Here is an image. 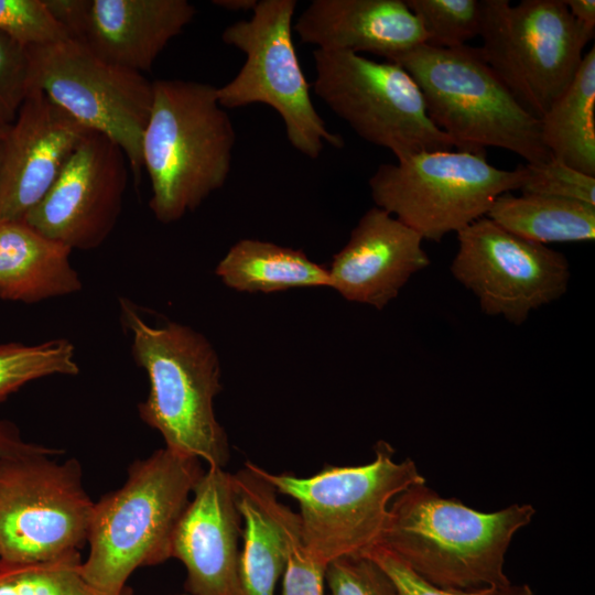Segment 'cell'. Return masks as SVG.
<instances>
[{"label":"cell","mask_w":595,"mask_h":595,"mask_svg":"<svg viewBox=\"0 0 595 595\" xmlns=\"http://www.w3.org/2000/svg\"><path fill=\"white\" fill-rule=\"evenodd\" d=\"M534 513L529 504L478 511L441 497L425 483L416 484L390 504L378 545L440 588L507 585L511 583L504 570L507 550Z\"/></svg>","instance_id":"cell-1"},{"label":"cell","mask_w":595,"mask_h":595,"mask_svg":"<svg viewBox=\"0 0 595 595\" xmlns=\"http://www.w3.org/2000/svg\"><path fill=\"white\" fill-rule=\"evenodd\" d=\"M119 303L133 359L149 379L148 396L138 405L141 420L161 434L165 447L224 468L229 444L214 411L221 372L213 345L187 325H153L130 300Z\"/></svg>","instance_id":"cell-2"},{"label":"cell","mask_w":595,"mask_h":595,"mask_svg":"<svg viewBox=\"0 0 595 595\" xmlns=\"http://www.w3.org/2000/svg\"><path fill=\"white\" fill-rule=\"evenodd\" d=\"M201 461L167 447L136 459L123 485L94 504L82 563L98 591L121 595L134 570L172 558V539L204 474Z\"/></svg>","instance_id":"cell-3"},{"label":"cell","mask_w":595,"mask_h":595,"mask_svg":"<svg viewBox=\"0 0 595 595\" xmlns=\"http://www.w3.org/2000/svg\"><path fill=\"white\" fill-rule=\"evenodd\" d=\"M152 86L142 164L151 184L150 208L169 224L224 186L236 132L217 100V87L181 79H159Z\"/></svg>","instance_id":"cell-4"},{"label":"cell","mask_w":595,"mask_h":595,"mask_svg":"<svg viewBox=\"0 0 595 595\" xmlns=\"http://www.w3.org/2000/svg\"><path fill=\"white\" fill-rule=\"evenodd\" d=\"M392 62L420 88L429 118L457 150L486 152L494 147L541 163L552 156L540 119L527 111L483 58L479 47L419 45Z\"/></svg>","instance_id":"cell-5"},{"label":"cell","mask_w":595,"mask_h":595,"mask_svg":"<svg viewBox=\"0 0 595 595\" xmlns=\"http://www.w3.org/2000/svg\"><path fill=\"white\" fill-rule=\"evenodd\" d=\"M385 441L371 462L357 466L326 465L310 477L274 474L261 467L277 493L300 506L302 540L323 567L343 556L361 555L380 542L391 500L409 487L426 483L415 463L394 461Z\"/></svg>","instance_id":"cell-6"},{"label":"cell","mask_w":595,"mask_h":595,"mask_svg":"<svg viewBox=\"0 0 595 595\" xmlns=\"http://www.w3.org/2000/svg\"><path fill=\"white\" fill-rule=\"evenodd\" d=\"M524 177V165L495 167L486 152L435 150L380 164L368 184L377 207L439 242L485 217L495 199L520 190Z\"/></svg>","instance_id":"cell-7"},{"label":"cell","mask_w":595,"mask_h":595,"mask_svg":"<svg viewBox=\"0 0 595 595\" xmlns=\"http://www.w3.org/2000/svg\"><path fill=\"white\" fill-rule=\"evenodd\" d=\"M483 58L518 102L541 118L574 79L594 35L564 0H480Z\"/></svg>","instance_id":"cell-8"},{"label":"cell","mask_w":595,"mask_h":595,"mask_svg":"<svg viewBox=\"0 0 595 595\" xmlns=\"http://www.w3.org/2000/svg\"><path fill=\"white\" fill-rule=\"evenodd\" d=\"M295 0L258 1L252 15L227 26L223 42L246 55L238 74L217 87L225 109L264 104L282 118L291 145L303 155L316 159L327 143L343 148L340 134L328 130L316 111L310 86L293 44Z\"/></svg>","instance_id":"cell-9"},{"label":"cell","mask_w":595,"mask_h":595,"mask_svg":"<svg viewBox=\"0 0 595 595\" xmlns=\"http://www.w3.org/2000/svg\"><path fill=\"white\" fill-rule=\"evenodd\" d=\"M313 61L316 96L364 140L397 160L455 147L429 118L420 88L399 64L320 48Z\"/></svg>","instance_id":"cell-10"},{"label":"cell","mask_w":595,"mask_h":595,"mask_svg":"<svg viewBox=\"0 0 595 595\" xmlns=\"http://www.w3.org/2000/svg\"><path fill=\"white\" fill-rule=\"evenodd\" d=\"M29 89L41 90L84 128L104 134L140 177L153 86L141 73L94 54L72 37L28 47Z\"/></svg>","instance_id":"cell-11"},{"label":"cell","mask_w":595,"mask_h":595,"mask_svg":"<svg viewBox=\"0 0 595 595\" xmlns=\"http://www.w3.org/2000/svg\"><path fill=\"white\" fill-rule=\"evenodd\" d=\"M52 453L0 459V559L36 562L78 551L87 542L94 501L76 458Z\"/></svg>","instance_id":"cell-12"},{"label":"cell","mask_w":595,"mask_h":595,"mask_svg":"<svg viewBox=\"0 0 595 595\" xmlns=\"http://www.w3.org/2000/svg\"><path fill=\"white\" fill-rule=\"evenodd\" d=\"M457 234L452 275L478 299L482 311L515 325L565 294L571 278L566 257L520 238L482 217Z\"/></svg>","instance_id":"cell-13"},{"label":"cell","mask_w":595,"mask_h":595,"mask_svg":"<svg viewBox=\"0 0 595 595\" xmlns=\"http://www.w3.org/2000/svg\"><path fill=\"white\" fill-rule=\"evenodd\" d=\"M128 167L123 151L115 142L89 131L23 220L72 250L100 246L119 218Z\"/></svg>","instance_id":"cell-14"},{"label":"cell","mask_w":595,"mask_h":595,"mask_svg":"<svg viewBox=\"0 0 595 595\" xmlns=\"http://www.w3.org/2000/svg\"><path fill=\"white\" fill-rule=\"evenodd\" d=\"M72 37L97 56L143 74L194 19L186 0H45Z\"/></svg>","instance_id":"cell-15"},{"label":"cell","mask_w":595,"mask_h":595,"mask_svg":"<svg viewBox=\"0 0 595 595\" xmlns=\"http://www.w3.org/2000/svg\"><path fill=\"white\" fill-rule=\"evenodd\" d=\"M172 539V558L186 569L190 595H247L241 577L242 533L232 474L208 467L197 482Z\"/></svg>","instance_id":"cell-16"},{"label":"cell","mask_w":595,"mask_h":595,"mask_svg":"<svg viewBox=\"0 0 595 595\" xmlns=\"http://www.w3.org/2000/svg\"><path fill=\"white\" fill-rule=\"evenodd\" d=\"M90 130L30 88L4 136L0 220H18L50 191Z\"/></svg>","instance_id":"cell-17"},{"label":"cell","mask_w":595,"mask_h":595,"mask_svg":"<svg viewBox=\"0 0 595 595\" xmlns=\"http://www.w3.org/2000/svg\"><path fill=\"white\" fill-rule=\"evenodd\" d=\"M423 240L382 208L368 209L333 257L329 288L347 301L382 310L414 273L430 266Z\"/></svg>","instance_id":"cell-18"},{"label":"cell","mask_w":595,"mask_h":595,"mask_svg":"<svg viewBox=\"0 0 595 595\" xmlns=\"http://www.w3.org/2000/svg\"><path fill=\"white\" fill-rule=\"evenodd\" d=\"M293 30L316 48L365 52L389 62L425 44V33L404 0H313Z\"/></svg>","instance_id":"cell-19"},{"label":"cell","mask_w":595,"mask_h":595,"mask_svg":"<svg viewBox=\"0 0 595 595\" xmlns=\"http://www.w3.org/2000/svg\"><path fill=\"white\" fill-rule=\"evenodd\" d=\"M244 521L241 577L247 595H274L292 543L301 537L299 513L280 502L261 467L247 462L232 474Z\"/></svg>","instance_id":"cell-20"},{"label":"cell","mask_w":595,"mask_h":595,"mask_svg":"<svg viewBox=\"0 0 595 595\" xmlns=\"http://www.w3.org/2000/svg\"><path fill=\"white\" fill-rule=\"evenodd\" d=\"M71 252L23 219L0 220V299L36 303L79 291Z\"/></svg>","instance_id":"cell-21"},{"label":"cell","mask_w":595,"mask_h":595,"mask_svg":"<svg viewBox=\"0 0 595 595\" xmlns=\"http://www.w3.org/2000/svg\"><path fill=\"white\" fill-rule=\"evenodd\" d=\"M215 272L226 286L240 292L329 288L327 268L312 261L302 250L258 239L237 241Z\"/></svg>","instance_id":"cell-22"},{"label":"cell","mask_w":595,"mask_h":595,"mask_svg":"<svg viewBox=\"0 0 595 595\" xmlns=\"http://www.w3.org/2000/svg\"><path fill=\"white\" fill-rule=\"evenodd\" d=\"M543 144L552 159L595 176V48L584 54L562 96L540 118Z\"/></svg>","instance_id":"cell-23"},{"label":"cell","mask_w":595,"mask_h":595,"mask_svg":"<svg viewBox=\"0 0 595 595\" xmlns=\"http://www.w3.org/2000/svg\"><path fill=\"white\" fill-rule=\"evenodd\" d=\"M486 216L507 231L545 246L595 238V205L575 199L509 192L495 199Z\"/></svg>","instance_id":"cell-24"},{"label":"cell","mask_w":595,"mask_h":595,"mask_svg":"<svg viewBox=\"0 0 595 595\" xmlns=\"http://www.w3.org/2000/svg\"><path fill=\"white\" fill-rule=\"evenodd\" d=\"M82 563L78 551L36 562L0 559V595H107L86 581Z\"/></svg>","instance_id":"cell-25"},{"label":"cell","mask_w":595,"mask_h":595,"mask_svg":"<svg viewBox=\"0 0 595 595\" xmlns=\"http://www.w3.org/2000/svg\"><path fill=\"white\" fill-rule=\"evenodd\" d=\"M79 366L75 347L66 338L36 345H0V402L30 381L44 377L76 376Z\"/></svg>","instance_id":"cell-26"},{"label":"cell","mask_w":595,"mask_h":595,"mask_svg":"<svg viewBox=\"0 0 595 595\" xmlns=\"http://www.w3.org/2000/svg\"><path fill=\"white\" fill-rule=\"evenodd\" d=\"M419 20L425 44L439 48H455L479 36L480 0H404Z\"/></svg>","instance_id":"cell-27"},{"label":"cell","mask_w":595,"mask_h":595,"mask_svg":"<svg viewBox=\"0 0 595 595\" xmlns=\"http://www.w3.org/2000/svg\"><path fill=\"white\" fill-rule=\"evenodd\" d=\"M0 32L25 47L68 36L45 0H0Z\"/></svg>","instance_id":"cell-28"},{"label":"cell","mask_w":595,"mask_h":595,"mask_svg":"<svg viewBox=\"0 0 595 595\" xmlns=\"http://www.w3.org/2000/svg\"><path fill=\"white\" fill-rule=\"evenodd\" d=\"M522 194L575 199L595 205V176L584 174L554 159L527 163Z\"/></svg>","instance_id":"cell-29"},{"label":"cell","mask_w":595,"mask_h":595,"mask_svg":"<svg viewBox=\"0 0 595 595\" xmlns=\"http://www.w3.org/2000/svg\"><path fill=\"white\" fill-rule=\"evenodd\" d=\"M329 595H399L389 575L366 555L331 562L325 571Z\"/></svg>","instance_id":"cell-30"},{"label":"cell","mask_w":595,"mask_h":595,"mask_svg":"<svg viewBox=\"0 0 595 595\" xmlns=\"http://www.w3.org/2000/svg\"><path fill=\"white\" fill-rule=\"evenodd\" d=\"M375 561L391 578L399 595H533L527 584L486 586L472 591H451L426 582L397 555L382 547H374L364 554Z\"/></svg>","instance_id":"cell-31"},{"label":"cell","mask_w":595,"mask_h":595,"mask_svg":"<svg viewBox=\"0 0 595 595\" xmlns=\"http://www.w3.org/2000/svg\"><path fill=\"white\" fill-rule=\"evenodd\" d=\"M28 93V47L0 32V127L14 121Z\"/></svg>","instance_id":"cell-32"},{"label":"cell","mask_w":595,"mask_h":595,"mask_svg":"<svg viewBox=\"0 0 595 595\" xmlns=\"http://www.w3.org/2000/svg\"><path fill=\"white\" fill-rule=\"evenodd\" d=\"M325 571L309 555L301 536L288 555L281 595H325Z\"/></svg>","instance_id":"cell-33"},{"label":"cell","mask_w":595,"mask_h":595,"mask_svg":"<svg viewBox=\"0 0 595 595\" xmlns=\"http://www.w3.org/2000/svg\"><path fill=\"white\" fill-rule=\"evenodd\" d=\"M32 453H52L58 455L62 453V450L26 442L21 437L19 430L12 423L0 421V459Z\"/></svg>","instance_id":"cell-34"},{"label":"cell","mask_w":595,"mask_h":595,"mask_svg":"<svg viewBox=\"0 0 595 595\" xmlns=\"http://www.w3.org/2000/svg\"><path fill=\"white\" fill-rule=\"evenodd\" d=\"M567 10L575 22L589 34L595 32V1L564 0Z\"/></svg>","instance_id":"cell-35"},{"label":"cell","mask_w":595,"mask_h":595,"mask_svg":"<svg viewBox=\"0 0 595 595\" xmlns=\"http://www.w3.org/2000/svg\"><path fill=\"white\" fill-rule=\"evenodd\" d=\"M213 3L229 11H247L257 7V0H214Z\"/></svg>","instance_id":"cell-36"},{"label":"cell","mask_w":595,"mask_h":595,"mask_svg":"<svg viewBox=\"0 0 595 595\" xmlns=\"http://www.w3.org/2000/svg\"><path fill=\"white\" fill-rule=\"evenodd\" d=\"M7 129L0 132V171H1V163H2V156H3L4 136H6Z\"/></svg>","instance_id":"cell-37"},{"label":"cell","mask_w":595,"mask_h":595,"mask_svg":"<svg viewBox=\"0 0 595 595\" xmlns=\"http://www.w3.org/2000/svg\"><path fill=\"white\" fill-rule=\"evenodd\" d=\"M8 127H0V132L4 131Z\"/></svg>","instance_id":"cell-38"},{"label":"cell","mask_w":595,"mask_h":595,"mask_svg":"<svg viewBox=\"0 0 595 595\" xmlns=\"http://www.w3.org/2000/svg\"><path fill=\"white\" fill-rule=\"evenodd\" d=\"M178 595H190V594H188V593H186V594H178Z\"/></svg>","instance_id":"cell-39"}]
</instances>
